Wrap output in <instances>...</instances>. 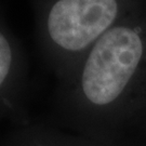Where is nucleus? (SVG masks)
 Wrapping results in <instances>:
<instances>
[{"instance_id":"20e7f679","label":"nucleus","mask_w":146,"mask_h":146,"mask_svg":"<svg viewBox=\"0 0 146 146\" xmlns=\"http://www.w3.org/2000/svg\"><path fill=\"white\" fill-rule=\"evenodd\" d=\"M0 146H104L82 135L64 134L53 127L31 119L14 128L1 140Z\"/></svg>"},{"instance_id":"f257e3e1","label":"nucleus","mask_w":146,"mask_h":146,"mask_svg":"<svg viewBox=\"0 0 146 146\" xmlns=\"http://www.w3.org/2000/svg\"><path fill=\"white\" fill-rule=\"evenodd\" d=\"M55 103L66 125L100 143L119 113L146 106V1L58 79Z\"/></svg>"},{"instance_id":"7ed1b4c3","label":"nucleus","mask_w":146,"mask_h":146,"mask_svg":"<svg viewBox=\"0 0 146 146\" xmlns=\"http://www.w3.org/2000/svg\"><path fill=\"white\" fill-rule=\"evenodd\" d=\"M31 92L29 67L24 47L10 28L0 5V120L27 125Z\"/></svg>"},{"instance_id":"f03ea898","label":"nucleus","mask_w":146,"mask_h":146,"mask_svg":"<svg viewBox=\"0 0 146 146\" xmlns=\"http://www.w3.org/2000/svg\"><path fill=\"white\" fill-rule=\"evenodd\" d=\"M146 0H31L43 62L64 77L89 49Z\"/></svg>"}]
</instances>
